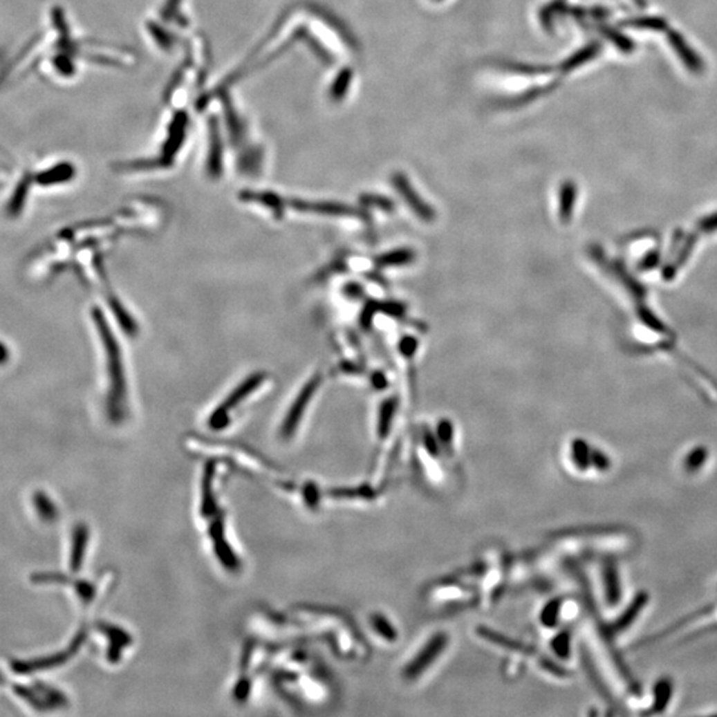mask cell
Listing matches in <instances>:
<instances>
[{
	"instance_id": "6da1fadb",
	"label": "cell",
	"mask_w": 717,
	"mask_h": 717,
	"mask_svg": "<svg viewBox=\"0 0 717 717\" xmlns=\"http://www.w3.org/2000/svg\"><path fill=\"white\" fill-rule=\"evenodd\" d=\"M95 319H96V324L99 327V331H100L101 337L104 340V344H105V351H106V355H108V368H109V375H111V383H112V398L115 402L121 401V396L124 395V375H122V367H121V357H120V351L117 347L116 340L113 337V334L111 335V331L106 326V322L104 317L101 315L100 311H95Z\"/></svg>"
},
{
	"instance_id": "7a4b0ae2",
	"label": "cell",
	"mask_w": 717,
	"mask_h": 717,
	"mask_svg": "<svg viewBox=\"0 0 717 717\" xmlns=\"http://www.w3.org/2000/svg\"><path fill=\"white\" fill-rule=\"evenodd\" d=\"M14 691L19 698L27 701L37 711H50L53 708H59L63 702H66V698L60 693V691L44 683H35L32 687L14 684Z\"/></svg>"
},
{
	"instance_id": "3957f363",
	"label": "cell",
	"mask_w": 717,
	"mask_h": 717,
	"mask_svg": "<svg viewBox=\"0 0 717 717\" xmlns=\"http://www.w3.org/2000/svg\"><path fill=\"white\" fill-rule=\"evenodd\" d=\"M447 643H448V639L445 635L441 634L432 637L422 647L421 652L418 651V655L412 659L411 664L408 663V666L405 668V676L408 679L418 678L420 673H422L425 669H428L434 664L436 659L440 656V653L445 650Z\"/></svg>"
},
{
	"instance_id": "277c9868",
	"label": "cell",
	"mask_w": 717,
	"mask_h": 717,
	"mask_svg": "<svg viewBox=\"0 0 717 717\" xmlns=\"http://www.w3.org/2000/svg\"><path fill=\"white\" fill-rule=\"evenodd\" d=\"M649 601H650V595H649L647 591L642 590V591L636 593L634 599L624 608V611L615 619V622L611 624V631L614 634H619V633L626 631L630 626H633L635 620L639 617V615L642 614V611L649 604Z\"/></svg>"
},
{
	"instance_id": "5b68a950",
	"label": "cell",
	"mask_w": 717,
	"mask_h": 717,
	"mask_svg": "<svg viewBox=\"0 0 717 717\" xmlns=\"http://www.w3.org/2000/svg\"><path fill=\"white\" fill-rule=\"evenodd\" d=\"M653 700L650 711L644 712V715H659L667 709L668 704L673 695V683L668 676H663L656 680L652 688Z\"/></svg>"
},
{
	"instance_id": "8992f818",
	"label": "cell",
	"mask_w": 717,
	"mask_h": 717,
	"mask_svg": "<svg viewBox=\"0 0 717 717\" xmlns=\"http://www.w3.org/2000/svg\"><path fill=\"white\" fill-rule=\"evenodd\" d=\"M603 584L607 604L617 606L622 597V587L617 565L613 561H607L603 566Z\"/></svg>"
},
{
	"instance_id": "52a82bcc",
	"label": "cell",
	"mask_w": 717,
	"mask_h": 717,
	"mask_svg": "<svg viewBox=\"0 0 717 717\" xmlns=\"http://www.w3.org/2000/svg\"><path fill=\"white\" fill-rule=\"evenodd\" d=\"M73 174H75V169L71 164H60V165L46 169L41 173H39L36 177V181L44 186L62 184V183L71 180L73 177Z\"/></svg>"
},
{
	"instance_id": "ba28073f",
	"label": "cell",
	"mask_w": 717,
	"mask_h": 717,
	"mask_svg": "<svg viewBox=\"0 0 717 717\" xmlns=\"http://www.w3.org/2000/svg\"><path fill=\"white\" fill-rule=\"evenodd\" d=\"M317 383H319V379H314V380H311L310 383L307 384L306 388L303 389L301 396L298 398V400L295 402L294 409L291 411V413H290L288 417H287V421H286V432H291L290 429H292V428L297 425V422H298V420H299V416H301V409L306 407V404H307L308 400H310L313 392L317 389Z\"/></svg>"
},
{
	"instance_id": "9c48e42d",
	"label": "cell",
	"mask_w": 717,
	"mask_h": 717,
	"mask_svg": "<svg viewBox=\"0 0 717 717\" xmlns=\"http://www.w3.org/2000/svg\"><path fill=\"white\" fill-rule=\"evenodd\" d=\"M571 451H572L571 457H572L574 465L579 470L584 472L588 467H591L593 449L588 447V444L584 440H575V443L572 444Z\"/></svg>"
},
{
	"instance_id": "30bf717a",
	"label": "cell",
	"mask_w": 717,
	"mask_h": 717,
	"mask_svg": "<svg viewBox=\"0 0 717 717\" xmlns=\"http://www.w3.org/2000/svg\"><path fill=\"white\" fill-rule=\"evenodd\" d=\"M34 505L36 512L44 521H53L57 514V509L53 505V502L43 493V492H35Z\"/></svg>"
},
{
	"instance_id": "8fae6325",
	"label": "cell",
	"mask_w": 717,
	"mask_h": 717,
	"mask_svg": "<svg viewBox=\"0 0 717 717\" xmlns=\"http://www.w3.org/2000/svg\"><path fill=\"white\" fill-rule=\"evenodd\" d=\"M708 460V449L704 447H696L687 454L684 458V467L687 472L693 473L704 467Z\"/></svg>"
},
{
	"instance_id": "7c38bea8",
	"label": "cell",
	"mask_w": 717,
	"mask_h": 717,
	"mask_svg": "<svg viewBox=\"0 0 717 717\" xmlns=\"http://www.w3.org/2000/svg\"><path fill=\"white\" fill-rule=\"evenodd\" d=\"M672 41H673V47L678 50V53L680 55L682 60L687 62V64L691 67L692 71H699L701 64L700 60L698 57L695 59V53L689 50V47L680 39V36L673 35Z\"/></svg>"
},
{
	"instance_id": "4fadbf2b",
	"label": "cell",
	"mask_w": 717,
	"mask_h": 717,
	"mask_svg": "<svg viewBox=\"0 0 717 717\" xmlns=\"http://www.w3.org/2000/svg\"><path fill=\"white\" fill-rule=\"evenodd\" d=\"M85 541H86V532H85L84 528H79L77 532H76V535H75V550H73V554H72V567H73V570H79L77 567L82 565Z\"/></svg>"
},
{
	"instance_id": "5bb4252c",
	"label": "cell",
	"mask_w": 717,
	"mask_h": 717,
	"mask_svg": "<svg viewBox=\"0 0 717 717\" xmlns=\"http://www.w3.org/2000/svg\"><path fill=\"white\" fill-rule=\"evenodd\" d=\"M28 186H30V178L26 177V178L20 183L17 190H15V193H14V196H12V200H11V203H10V207H8L10 212H12L14 214L17 213V212L21 209L23 202L26 200V194H27V192H28Z\"/></svg>"
},
{
	"instance_id": "9a60e30c",
	"label": "cell",
	"mask_w": 717,
	"mask_h": 717,
	"mask_svg": "<svg viewBox=\"0 0 717 717\" xmlns=\"http://www.w3.org/2000/svg\"><path fill=\"white\" fill-rule=\"evenodd\" d=\"M597 50H598L597 47H587L586 50L578 52L570 60H567L566 63H565V69H568V68L571 69V68L578 67V66L584 64V62H587L588 59L595 56Z\"/></svg>"
},
{
	"instance_id": "2e32d148",
	"label": "cell",
	"mask_w": 717,
	"mask_h": 717,
	"mask_svg": "<svg viewBox=\"0 0 717 717\" xmlns=\"http://www.w3.org/2000/svg\"><path fill=\"white\" fill-rule=\"evenodd\" d=\"M610 465H611V463H610V458L607 457V454H604L602 451H597V449L593 451L591 467H595L597 470L604 472L610 467Z\"/></svg>"
},
{
	"instance_id": "e0dca14e",
	"label": "cell",
	"mask_w": 717,
	"mask_h": 717,
	"mask_svg": "<svg viewBox=\"0 0 717 717\" xmlns=\"http://www.w3.org/2000/svg\"><path fill=\"white\" fill-rule=\"evenodd\" d=\"M554 647L558 655L567 658L570 656V635L567 633L558 635L554 640Z\"/></svg>"
},
{
	"instance_id": "ac0fdd59",
	"label": "cell",
	"mask_w": 717,
	"mask_h": 717,
	"mask_svg": "<svg viewBox=\"0 0 717 717\" xmlns=\"http://www.w3.org/2000/svg\"><path fill=\"white\" fill-rule=\"evenodd\" d=\"M7 359H8V350L3 343H0V363H4Z\"/></svg>"
},
{
	"instance_id": "d6986e66",
	"label": "cell",
	"mask_w": 717,
	"mask_h": 717,
	"mask_svg": "<svg viewBox=\"0 0 717 717\" xmlns=\"http://www.w3.org/2000/svg\"><path fill=\"white\" fill-rule=\"evenodd\" d=\"M4 682H6V678H4V676H3L1 673H0V684L4 683Z\"/></svg>"
}]
</instances>
